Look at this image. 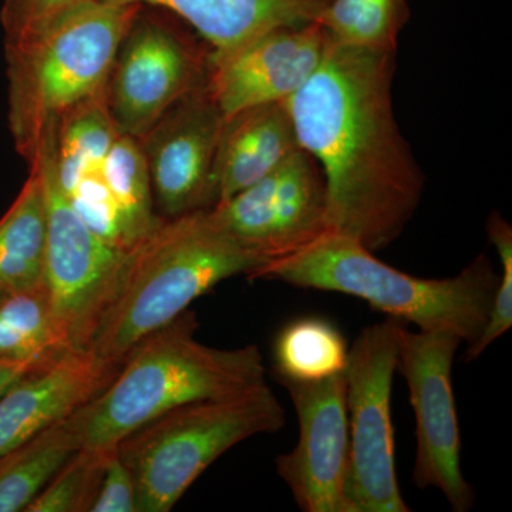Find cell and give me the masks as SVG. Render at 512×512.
<instances>
[{
    "instance_id": "cell-4",
    "label": "cell",
    "mask_w": 512,
    "mask_h": 512,
    "mask_svg": "<svg viewBox=\"0 0 512 512\" xmlns=\"http://www.w3.org/2000/svg\"><path fill=\"white\" fill-rule=\"evenodd\" d=\"M249 279L338 292L420 330L446 329L473 345L485 328L500 276L478 255L453 278H417L377 259L356 239L326 231L311 244L259 266Z\"/></svg>"
},
{
    "instance_id": "cell-18",
    "label": "cell",
    "mask_w": 512,
    "mask_h": 512,
    "mask_svg": "<svg viewBox=\"0 0 512 512\" xmlns=\"http://www.w3.org/2000/svg\"><path fill=\"white\" fill-rule=\"evenodd\" d=\"M45 238V192L30 167L28 181L0 220V296L43 284Z\"/></svg>"
},
{
    "instance_id": "cell-23",
    "label": "cell",
    "mask_w": 512,
    "mask_h": 512,
    "mask_svg": "<svg viewBox=\"0 0 512 512\" xmlns=\"http://www.w3.org/2000/svg\"><path fill=\"white\" fill-rule=\"evenodd\" d=\"M104 177L119 210L127 248L157 227L153 184L140 140L120 133L104 163Z\"/></svg>"
},
{
    "instance_id": "cell-13",
    "label": "cell",
    "mask_w": 512,
    "mask_h": 512,
    "mask_svg": "<svg viewBox=\"0 0 512 512\" xmlns=\"http://www.w3.org/2000/svg\"><path fill=\"white\" fill-rule=\"evenodd\" d=\"M328 45L319 20L271 30L228 52H210L205 87L225 119L288 101L311 79Z\"/></svg>"
},
{
    "instance_id": "cell-11",
    "label": "cell",
    "mask_w": 512,
    "mask_h": 512,
    "mask_svg": "<svg viewBox=\"0 0 512 512\" xmlns=\"http://www.w3.org/2000/svg\"><path fill=\"white\" fill-rule=\"evenodd\" d=\"M208 55L138 13L107 83L106 106L117 130L138 140L146 136L178 101L204 84Z\"/></svg>"
},
{
    "instance_id": "cell-5",
    "label": "cell",
    "mask_w": 512,
    "mask_h": 512,
    "mask_svg": "<svg viewBox=\"0 0 512 512\" xmlns=\"http://www.w3.org/2000/svg\"><path fill=\"white\" fill-rule=\"evenodd\" d=\"M140 8L97 0L6 43L10 131L26 160L69 111L106 99L117 50Z\"/></svg>"
},
{
    "instance_id": "cell-8",
    "label": "cell",
    "mask_w": 512,
    "mask_h": 512,
    "mask_svg": "<svg viewBox=\"0 0 512 512\" xmlns=\"http://www.w3.org/2000/svg\"><path fill=\"white\" fill-rule=\"evenodd\" d=\"M55 128L30 158L45 192V276L53 313L72 349H87L116 291L128 251L107 244L87 227L64 197L53 173Z\"/></svg>"
},
{
    "instance_id": "cell-9",
    "label": "cell",
    "mask_w": 512,
    "mask_h": 512,
    "mask_svg": "<svg viewBox=\"0 0 512 512\" xmlns=\"http://www.w3.org/2000/svg\"><path fill=\"white\" fill-rule=\"evenodd\" d=\"M460 336L451 330L404 329L397 370L409 387L416 420L413 483L444 495L451 510L474 507L476 491L461 468V434L453 390Z\"/></svg>"
},
{
    "instance_id": "cell-12",
    "label": "cell",
    "mask_w": 512,
    "mask_h": 512,
    "mask_svg": "<svg viewBox=\"0 0 512 512\" xmlns=\"http://www.w3.org/2000/svg\"><path fill=\"white\" fill-rule=\"evenodd\" d=\"M298 417V444L276 458V473L303 512H353L346 497L349 423L345 377L282 382Z\"/></svg>"
},
{
    "instance_id": "cell-26",
    "label": "cell",
    "mask_w": 512,
    "mask_h": 512,
    "mask_svg": "<svg viewBox=\"0 0 512 512\" xmlns=\"http://www.w3.org/2000/svg\"><path fill=\"white\" fill-rule=\"evenodd\" d=\"M64 197L97 237L113 247L130 251L121 227L119 210L104 177V165L83 175Z\"/></svg>"
},
{
    "instance_id": "cell-16",
    "label": "cell",
    "mask_w": 512,
    "mask_h": 512,
    "mask_svg": "<svg viewBox=\"0 0 512 512\" xmlns=\"http://www.w3.org/2000/svg\"><path fill=\"white\" fill-rule=\"evenodd\" d=\"M298 150L301 146L286 101L228 117L212 171V207L258 183Z\"/></svg>"
},
{
    "instance_id": "cell-27",
    "label": "cell",
    "mask_w": 512,
    "mask_h": 512,
    "mask_svg": "<svg viewBox=\"0 0 512 512\" xmlns=\"http://www.w3.org/2000/svg\"><path fill=\"white\" fill-rule=\"evenodd\" d=\"M488 237L500 255L501 275L490 316L480 338L467 346L466 360H476L491 343L500 339L512 326V228L498 212L488 218Z\"/></svg>"
},
{
    "instance_id": "cell-14",
    "label": "cell",
    "mask_w": 512,
    "mask_h": 512,
    "mask_svg": "<svg viewBox=\"0 0 512 512\" xmlns=\"http://www.w3.org/2000/svg\"><path fill=\"white\" fill-rule=\"evenodd\" d=\"M224 124L204 82L140 138L165 218L212 207V171Z\"/></svg>"
},
{
    "instance_id": "cell-20",
    "label": "cell",
    "mask_w": 512,
    "mask_h": 512,
    "mask_svg": "<svg viewBox=\"0 0 512 512\" xmlns=\"http://www.w3.org/2000/svg\"><path fill=\"white\" fill-rule=\"evenodd\" d=\"M45 286L0 296V360L46 366L70 350Z\"/></svg>"
},
{
    "instance_id": "cell-3",
    "label": "cell",
    "mask_w": 512,
    "mask_h": 512,
    "mask_svg": "<svg viewBox=\"0 0 512 512\" xmlns=\"http://www.w3.org/2000/svg\"><path fill=\"white\" fill-rule=\"evenodd\" d=\"M197 328L195 316L185 312L134 346L107 386L70 414L82 447L111 450L177 407L266 382L258 346L212 348L195 339Z\"/></svg>"
},
{
    "instance_id": "cell-28",
    "label": "cell",
    "mask_w": 512,
    "mask_h": 512,
    "mask_svg": "<svg viewBox=\"0 0 512 512\" xmlns=\"http://www.w3.org/2000/svg\"><path fill=\"white\" fill-rule=\"evenodd\" d=\"M92 2L97 0H5L0 19L6 43L35 35L67 13Z\"/></svg>"
},
{
    "instance_id": "cell-7",
    "label": "cell",
    "mask_w": 512,
    "mask_h": 512,
    "mask_svg": "<svg viewBox=\"0 0 512 512\" xmlns=\"http://www.w3.org/2000/svg\"><path fill=\"white\" fill-rule=\"evenodd\" d=\"M407 323L387 318L366 326L345 367L349 423L346 497L353 512H409L400 491L392 419L394 373Z\"/></svg>"
},
{
    "instance_id": "cell-1",
    "label": "cell",
    "mask_w": 512,
    "mask_h": 512,
    "mask_svg": "<svg viewBox=\"0 0 512 512\" xmlns=\"http://www.w3.org/2000/svg\"><path fill=\"white\" fill-rule=\"evenodd\" d=\"M394 53L329 37L316 72L286 101L299 146L325 178L329 231L372 252L403 234L424 188L394 116Z\"/></svg>"
},
{
    "instance_id": "cell-17",
    "label": "cell",
    "mask_w": 512,
    "mask_h": 512,
    "mask_svg": "<svg viewBox=\"0 0 512 512\" xmlns=\"http://www.w3.org/2000/svg\"><path fill=\"white\" fill-rule=\"evenodd\" d=\"M117 5H153L171 10L197 30L212 53L245 45L284 26L320 18L332 0H106Z\"/></svg>"
},
{
    "instance_id": "cell-15",
    "label": "cell",
    "mask_w": 512,
    "mask_h": 512,
    "mask_svg": "<svg viewBox=\"0 0 512 512\" xmlns=\"http://www.w3.org/2000/svg\"><path fill=\"white\" fill-rule=\"evenodd\" d=\"M120 366L70 349L23 376L0 397V456L89 402Z\"/></svg>"
},
{
    "instance_id": "cell-25",
    "label": "cell",
    "mask_w": 512,
    "mask_h": 512,
    "mask_svg": "<svg viewBox=\"0 0 512 512\" xmlns=\"http://www.w3.org/2000/svg\"><path fill=\"white\" fill-rule=\"evenodd\" d=\"M111 450L79 448L40 491L26 512L92 510Z\"/></svg>"
},
{
    "instance_id": "cell-19",
    "label": "cell",
    "mask_w": 512,
    "mask_h": 512,
    "mask_svg": "<svg viewBox=\"0 0 512 512\" xmlns=\"http://www.w3.org/2000/svg\"><path fill=\"white\" fill-rule=\"evenodd\" d=\"M69 416L0 456V512L28 510L63 464L82 448Z\"/></svg>"
},
{
    "instance_id": "cell-29",
    "label": "cell",
    "mask_w": 512,
    "mask_h": 512,
    "mask_svg": "<svg viewBox=\"0 0 512 512\" xmlns=\"http://www.w3.org/2000/svg\"><path fill=\"white\" fill-rule=\"evenodd\" d=\"M92 512H138L137 491L133 474L119 453V446L110 451L101 477Z\"/></svg>"
},
{
    "instance_id": "cell-24",
    "label": "cell",
    "mask_w": 512,
    "mask_h": 512,
    "mask_svg": "<svg viewBox=\"0 0 512 512\" xmlns=\"http://www.w3.org/2000/svg\"><path fill=\"white\" fill-rule=\"evenodd\" d=\"M407 15L406 0H332L318 20L335 42L396 50Z\"/></svg>"
},
{
    "instance_id": "cell-2",
    "label": "cell",
    "mask_w": 512,
    "mask_h": 512,
    "mask_svg": "<svg viewBox=\"0 0 512 512\" xmlns=\"http://www.w3.org/2000/svg\"><path fill=\"white\" fill-rule=\"evenodd\" d=\"M264 264V256L231 237L208 208L165 218L128 251L87 350L121 365L138 342L180 318L200 296Z\"/></svg>"
},
{
    "instance_id": "cell-10",
    "label": "cell",
    "mask_w": 512,
    "mask_h": 512,
    "mask_svg": "<svg viewBox=\"0 0 512 512\" xmlns=\"http://www.w3.org/2000/svg\"><path fill=\"white\" fill-rule=\"evenodd\" d=\"M208 210L222 229L266 262L291 255L329 231L325 178L302 148L258 183Z\"/></svg>"
},
{
    "instance_id": "cell-22",
    "label": "cell",
    "mask_w": 512,
    "mask_h": 512,
    "mask_svg": "<svg viewBox=\"0 0 512 512\" xmlns=\"http://www.w3.org/2000/svg\"><path fill=\"white\" fill-rule=\"evenodd\" d=\"M119 134L106 99L84 103L59 120L53 143V173L64 194L83 175L103 167Z\"/></svg>"
},
{
    "instance_id": "cell-6",
    "label": "cell",
    "mask_w": 512,
    "mask_h": 512,
    "mask_svg": "<svg viewBox=\"0 0 512 512\" xmlns=\"http://www.w3.org/2000/svg\"><path fill=\"white\" fill-rule=\"evenodd\" d=\"M286 413L268 383L245 392L177 407L119 444L133 474L138 512L173 510L185 491L222 454L285 426Z\"/></svg>"
},
{
    "instance_id": "cell-30",
    "label": "cell",
    "mask_w": 512,
    "mask_h": 512,
    "mask_svg": "<svg viewBox=\"0 0 512 512\" xmlns=\"http://www.w3.org/2000/svg\"><path fill=\"white\" fill-rule=\"evenodd\" d=\"M32 370H36V367L22 365V363L2 362L0 360V397L8 392L13 384L22 379L23 376L28 375Z\"/></svg>"
},
{
    "instance_id": "cell-21",
    "label": "cell",
    "mask_w": 512,
    "mask_h": 512,
    "mask_svg": "<svg viewBox=\"0 0 512 512\" xmlns=\"http://www.w3.org/2000/svg\"><path fill=\"white\" fill-rule=\"evenodd\" d=\"M349 346L332 322L301 318L288 323L276 336L274 370L279 382L313 383L342 375Z\"/></svg>"
}]
</instances>
